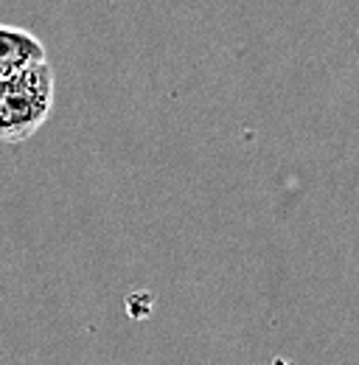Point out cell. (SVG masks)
Masks as SVG:
<instances>
[{"label": "cell", "mask_w": 359, "mask_h": 365, "mask_svg": "<svg viewBox=\"0 0 359 365\" xmlns=\"http://www.w3.org/2000/svg\"><path fill=\"white\" fill-rule=\"evenodd\" d=\"M53 93L48 62L0 79V143H23L34 135L51 115Z\"/></svg>", "instance_id": "obj_1"}, {"label": "cell", "mask_w": 359, "mask_h": 365, "mask_svg": "<svg viewBox=\"0 0 359 365\" xmlns=\"http://www.w3.org/2000/svg\"><path fill=\"white\" fill-rule=\"evenodd\" d=\"M45 46L37 34L17 26H0V79H9L31 65H43Z\"/></svg>", "instance_id": "obj_2"}]
</instances>
